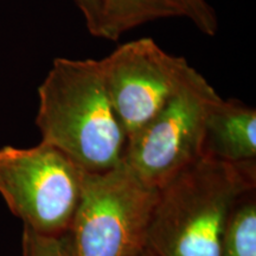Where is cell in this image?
Instances as JSON below:
<instances>
[{
	"label": "cell",
	"mask_w": 256,
	"mask_h": 256,
	"mask_svg": "<svg viewBox=\"0 0 256 256\" xmlns=\"http://www.w3.org/2000/svg\"><path fill=\"white\" fill-rule=\"evenodd\" d=\"M158 191L124 162L108 171L86 172L81 200L66 232L69 256L139 255L147 247Z\"/></svg>",
	"instance_id": "3957f363"
},
{
	"label": "cell",
	"mask_w": 256,
	"mask_h": 256,
	"mask_svg": "<svg viewBox=\"0 0 256 256\" xmlns=\"http://www.w3.org/2000/svg\"><path fill=\"white\" fill-rule=\"evenodd\" d=\"M203 156L228 162L256 158V112L238 100L220 98L208 110Z\"/></svg>",
	"instance_id": "52a82bcc"
},
{
	"label": "cell",
	"mask_w": 256,
	"mask_h": 256,
	"mask_svg": "<svg viewBox=\"0 0 256 256\" xmlns=\"http://www.w3.org/2000/svg\"><path fill=\"white\" fill-rule=\"evenodd\" d=\"M220 98L209 81L191 66L159 113L128 138L124 164L144 184L159 190L203 156L206 118Z\"/></svg>",
	"instance_id": "5b68a950"
},
{
	"label": "cell",
	"mask_w": 256,
	"mask_h": 256,
	"mask_svg": "<svg viewBox=\"0 0 256 256\" xmlns=\"http://www.w3.org/2000/svg\"><path fill=\"white\" fill-rule=\"evenodd\" d=\"M220 256H256V197L248 194L232 210L220 242Z\"/></svg>",
	"instance_id": "9c48e42d"
},
{
	"label": "cell",
	"mask_w": 256,
	"mask_h": 256,
	"mask_svg": "<svg viewBox=\"0 0 256 256\" xmlns=\"http://www.w3.org/2000/svg\"><path fill=\"white\" fill-rule=\"evenodd\" d=\"M183 12V17L188 18L198 30L206 36H215L218 28V20L206 0H174Z\"/></svg>",
	"instance_id": "8fae6325"
},
{
	"label": "cell",
	"mask_w": 256,
	"mask_h": 256,
	"mask_svg": "<svg viewBox=\"0 0 256 256\" xmlns=\"http://www.w3.org/2000/svg\"><path fill=\"white\" fill-rule=\"evenodd\" d=\"M255 188V160L202 156L159 188L147 247L156 256H220L232 210Z\"/></svg>",
	"instance_id": "6da1fadb"
},
{
	"label": "cell",
	"mask_w": 256,
	"mask_h": 256,
	"mask_svg": "<svg viewBox=\"0 0 256 256\" xmlns=\"http://www.w3.org/2000/svg\"><path fill=\"white\" fill-rule=\"evenodd\" d=\"M84 174L68 156L42 142L30 148H0V194L24 228L40 235L68 232Z\"/></svg>",
	"instance_id": "277c9868"
},
{
	"label": "cell",
	"mask_w": 256,
	"mask_h": 256,
	"mask_svg": "<svg viewBox=\"0 0 256 256\" xmlns=\"http://www.w3.org/2000/svg\"><path fill=\"white\" fill-rule=\"evenodd\" d=\"M100 64L127 139L159 113L191 68L186 58L166 52L147 37L122 44Z\"/></svg>",
	"instance_id": "8992f818"
},
{
	"label": "cell",
	"mask_w": 256,
	"mask_h": 256,
	"mask_svg": "<svg viewBox=\"0 0 256 256\" xmlns=\"http://www.w3.org/2000/svg\"><path fill=\"white\" fill-rule=\"evenodd\" d=\"M138 256H156V255L153 254V252L151 250V249H150L148 247H146Z\"/></svg>",
	"instance_id": "4fadbf2b"
},
{
	"label": "cell",
	"mask_w": 256,
	"mask_h": 256,
	"mask_svg": "<svg viewBox=\"0 0 256 256\" xmlns=\"http://www.w3.org/2000/svg\"><path fill=\"white\" fill-rule=\"evenodd\" d=\"M174 17H183L174 0H102L100 38L118 40L139 25Z\"/></svg>",
	"instance_id": "ba28073f"
},
{
	"label": "cell",
	"mask_w": 256,
	"mask_h": 256,
	"mask_svg": "<svg viewBox=\"0 0 256 256\" xmlns=\"http://www.w3.org/2000/svg\"><path fill=\"white\" fill-rule=\"evenodd\" d=\"M38 98L36 124L42 142L60 150L88 174L122 162L127 138L100 60L58 57L38 88Z\"/></svg>",
	"instance_id": "7a4b0ae2"
},
{
	"label": "cell",
	"mask_w": 256,
	"mask_h": 256,
	"mask_svg": "<svg viewBox=\"0 0 256 256\" xmlns=\"http://www.w3.org/2000/svg\"><path fill=\"white\" fill-rule=\"evenodd\" d=\"M75 2L84 17L88 31L94 37L100 38L102 0H75Z\"/></svg>",
	"instance_id": "7c38bea8"
},
{
	"label": "cell",
	"mask_w": 256,
	"mask_h": 256,
	"mask_svg": "<svg viewBox=\"0 0 256 256\" xmlns=\"http://www.w3.org/2000/svg\"><path fill=\"white\" fill-rule=\"evenodd\" d=\"M22 244L24 256H69L66 234L43 236L24 228Z\"/></svg>",
	"instance_id": "30bf717a"
}]
</instances>
